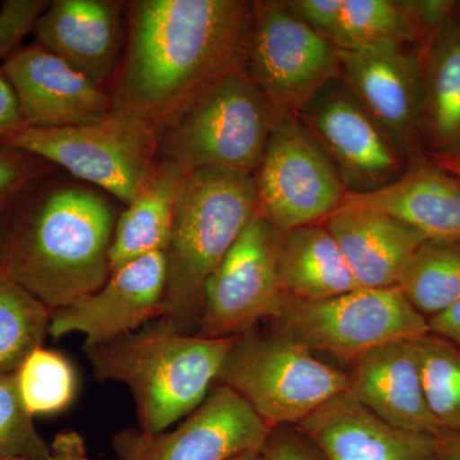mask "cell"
Instances as JSON below:
<instances>
[{
  "instance_id": "cell-1",
  "label": "cell",
  "mask_w": 460,
  "mask_h": 460,
  "mask_svg": "<svg viewBox=\"0 0 460 460\" xmlns=\"http://www.w3.org/2000/svg\"><path fill=\"white\" fill-rule=\"evenodd\" d=\"M252 17L244 0L128 3L113 107L162 129L208 84L243 66Z\"/></svg>"
},
{
  "instance_id": "cell-2",
  "label": "cell",
  "mask_w": 460,
  "mask_h": 460,
  "mask_svg": "<svg viewBox=\"0 0 460 460\" xmlns=\"http://www.w3.org/2000/svg\"><path fill=\"white\" fill-rule=\"evenodd\" d=\"M49 175L14 199L0 271L54 311L107 283L118 213L108 193Z\"/></svg>"
},
{
  "instance_id": "cell-3",
  "label": "cell",
  "mask_w": 460,
  "mask_h": 460,
  "mask_svg": "<svg viewBox=\"0 0 460 460\" xmlns=\"http://www.w3.org/2000/svg\"><path fill=\"white\" fill-rule=\"evenodd\" d=\"M234 341L184 334L156 319L109 343L84 348V352L100 383L128 387L141 431L157 434L208 398Z\"/></svg>"
},
{
  "instance_id": "cell-4",
  "label": "cell",
  "mask_w": 460,
  "mask_h": 460,
  "mask_svg": "<svg viewBox=\"0 0 460 460\" xmlns=\"http://www.w3.org/2000/svg\"><path fill=\"white\" fill-rule=\"evenodd\" d=\"M256 214L253 175L215 168L187 175L165 252L159 319L198 334L206 284Z\"/></svg>"
},
{
  "instance_id": "cell-5",
  "label": "cell",
  "mask_w": 460,
  "mask_h": 460,
  "mask_svg": "<svg viewBox=\"0 0 460 460\" xmlns=\"http://www.w3.org/2000/svg\"><path fill=\"white\" fill-rule=\"evenodd\" d=\"M278 115L246 69L238 66L166 120L157 162L189 172L215 168L253 175Z\"/></svg>"
},
{
  "instance_id": "cell-6",
  "label": "cell",
  "mask_w": 460,
  "mask_h": 460,
  "mask_svg": "<svg viewBox=\"0 0 460 460\" xmlns=\"http://www.w3.org/2000/svg\"><path fill=\"white\" fill-rule=\"evenodd\" d=\"M159 133L138 115L113 107L95 122L80 126L26 127L7 144L128 205L155 171Z\"/></svg>"
},
{
  "instance_id": "cell-7",
  "label": "cell",
  "mask_w": 460,
  "mask_h": 460,
  "mask_svg": "<svg viewBox=\"0 0 460 460\" xmlns=\"http://www.w3.org/2000/svg\"><path fill=\"white\" fill-rule=\"evenodd\" d=\"M217 384L237 393L271 429L298 426L349 392L347 372L302 345L256 329L235 338Z\"/></svg>"
},
{
  "instance_id": "cell-8",
  "label": "cell",
  "mask_w": 460,
  "mask_h": 460,
  "mask_svg": "<svg viewBox=\"0 0 460 460\" xmlns=\"http://www.w3.org/2000/svg\"><path fill=\"white\" fill-rule=\"evenodd\" d=\"M270 323L272 334L349 363L380 345L429 332L428 319L411 307L398 286L358 288L314 302L287 296Z\"/></svg>"
},
{
  "instance_id": "cell-9",
  "label": "cell",
  "mask_w": 460,
  "mask_h": 460,
  "mask_svg": "<svg viewBox=\"0 0 460 460\" xmlns=\"http://www.w3.org/2000/svg\"><path fill=\"white\" fill-rule=\"evenodd\" d=\"M257 213L278 232L323 223L347 190L326 151L296 114H279L253 174Z\"/></svg>"
},
{
  "instance_id": "cell-10",
  "label": "cell",
  "mask_w": 460,
  "mask_h": 460,
  "mask_svg": "<svg viewBox=\"0 0 460 460\" xmlns=\"http://www.w3.org/2000/svg\"><path fill=\"white\" fill-rule=\"evenodd\" d=\"M243 68L278 114H298L341 75L339 50L293 16L286 2H252Z\"/></svg>"
},
{
  "instance_id": "cell-11",
  "label": "cell",
  "mask_w": 460,
  "mask_h": 460,
  "mask_svg": "<svg viewBox=\"0 0 460 460\" xmlns=\"http://www.w3.org/2000/svg\"><path fill=\"white\" fill-rule=\"evenodd\" d=\"M280 234L262 215L251 219L206 284L199 337L238 338L279 313Z\"/></svg>"
},
{
  "instance_id": "cell-12",
  "label": "cell",
  "mask_w": 460,
  "mask_h": 460,
  "mask_svg": "<svg viewBox=\"0 0 460 460\" xmlns=\"http://www.w3.org/2000/svg\"><path fill=\"white\" fill-rule=\"evenodd\" d=\"M299 118L326 151L347 193L363 195L389 186L410 157L363 107L341 75L314 96Z\"/></svg>"
},
{
  "instance_id": "cell-13",
  "label": "cell",
  "mask_w": 460,
  "mask_h": 460,
  "mask_svg": "<svg viewBox=\"0 0 460 460\" xmlns=\"http://www.w3.org/2000/svg\"><path fill=\"white\" fill-rule=\"evenodd\" d=\"M271 428L230 387L208 398L174 429L147 434L126 429L111 438L115 460H232L261 452Z\"/></svg>"
},
{
  "instance_id": "cell-14",
  "label": "cell",
  "mask_w": 460,
  "mask_h": 460,
  "mask_svg": "<svg viewBox=\"0 0 460 460\" xmlns=\"http://www.w3.org/2000/svg\"><path fill=\"white\" fill-rule=\"evenodd\" d=\"M165 284V252L140 257L111 272L100 289L51 311L49 335L80 332L90 348L137 332L162 316Z\"/></svg>"
},
{
  "instance_id": "cell-15",
  "label": "cell",
  "mask_w": 460,
  "mask_h": 460,
  "mask_svg": "<svg viewBox=\"0 0 460 460\" xmlns=\"http://www.w3.org/2000/svg\"><path fill=\"white\" fill-rule=\"evenodd\" d=\"M3 74L30 128H65L95 122L113 108V96L38 42L18 47Z\"/></svg>"
},
{
  "instance_id": "cell-16",
  "label": "cell",
  "mask_w": 460,
  "mask_h": 460,
  "mask_svg": "<svg viewBox=\"0 0 460 460\" xmlns=\"http://www.w3.org/2000/svg\"><path fill=\"white\" fill-rule=\"evenodd\" d=\"M419 51L420 47L339 50L345 86L410 162L425 155L420 138Z\"/></svg>"
},
{
  "instance_id": "cell-17",
  "label": "cell",
  "mask_w": 460,
  "mask_h": 460,
  "mask_svg": "<svg viewBox=\"0 0 460 460\" xmlns=\"http://www.w3.org/2000/svg\"><path fill=\"white\" fill-rule=\"evenodd\" d=\"M323 460H438L436 436L390 425L345 392L298 426Z\"/></svg>"
},
{
  "instance_id": "cell-18",
  "label": "cell",
  "mask_w": 460,
  "mask_h": 460,
  "mask_svg": "<svg viewBox=\"0 0 460 460\" xmlns=\"http://www.w3.org/2000/svg\"><path fill=\"white\" fill-rule=\"evenodd\" d=\"M122 3L54 0L33 25L35 42L105 89L122 65Z\"/></svg>"
},
{
  "instance_id": "cell-19",
  "label": "cell",
  "mask_w": 460,
  "mask_h": 460,
  "mask_svg": "<svg viewBox=\"0 0 460 460\" xmlns=\"http://www.w3.org/2000/svg\"><path fill=\"white\" fill-rule=\"evenodd\" d=\"M349 392L367 410L395 428L441 438L429 410L414 338L390 341L350 362Z\"/></svg>"
},
{
  "instance_id": "cell-20",
  "label": "cell",
  "mask_w": 460,
  "mask_h": 460,
  "mask_svg": "<svg viewBox=\"0 0 460 460\" xmlns=\"http://www.w3.org/2000/svg\"><path fill=\"white\" fill-rule=\"evenodd\" d=\"M343 205L390 215L426 239L460 241V180L426 155L411 160L399 180L384 189L347 193Z\"/></svg>"
},
{
  "instance_id": "cell-21",
  "label": "cell",
  "mask_w": 460,
  "mask_h": 460,
  "mask_svg": "<svg viewBox=\"0 0 460 460\" xmlns=\"http://www.w3.org/2000/svg\"><path fill=\"white\" fill-rule=\"evenodd\" d=\"M323 226L337 241L359 288L398 286L414 251L426 241L407 224L371 208L341 205Z\"/></svg>"
},
{
  "instance_id": "cell-22",
  "label": "cell",
  "mask_w": 460,
  "mask_h": 460,
  "mask_svg": "<svg viewBox=\"0 0 460 460\" xmlns=\"http://www.w3.org/2000/svg\"><path fill=\"white\" fill-rule=\"evenodd\" d=\"M420 138L435 162L460 156V18L456 14L420 47Z\"/></svg>"
},
{
  "instance_id": "cell-23",
  "label": "cell",
  "mask_w": 460,
  "mask_h": 460,
  "mask_svg": "<svg viewBox=\"0 0 460 460\" xmlns=\"http://www.w3.org/2000/svg\"><path fill=\"white\" fill-rule=\"evenodd\" d=\"M452 7L447 0H343L332 42L343 51L420 47Z\"/></svg>"
},
{
  "instance_id": "cell-24",
  "label": "cell",
  "mask_w": 460,
  "mask_h": 460,
  "mask_svg": "<svg viewBox=\"0 0 460 460\" xmlns=\"http://www.w3.org/2000/svg\"><path fill=\"white\" fill-rule=\"evenodd\" d=\"M189 174L180 166L157 162L144 189L118 215L111 247V272L150 253L166 252Z\"/></svg>"
},
{
  "instance_id": "cell-25",
  "label": "cell",
  "mask_w": 460,
  "mask_h": 460,
  "mask_svg": "<svg viewBox=\"0 0 460 460\" xmlns=\"http://www.w3.org/2000/svg\"><path fill=\"white\" fill-rule=\"evenodd\" d=\"M278 269L284 295L296 301H323L359 288L323 223L281 233Z\"/></svg>"
},
{
  "instance_id": "cell-26",
  "label": "cell",
  "mask_w": 460,
  "mask_h": 460,
  "mask_svg": "<svg viewBox=\"0 0 460 460\" xmlns=\"http://www.w3.org/2000/svg\"><path fill=\"white\" fill-rule=\"evenodd\" d=\"M407 301L426 319L460 299V241L426 239L398 281Z\"/></svg>"
},
{
  "instance_id": "cell-27",
  "label": "cell",
  "mask_w": 460,
  "mask_h": 460,
  "mask_svg": "<svg viewBox=\"0 0 460 460\" xmlns=\"http://www.w3.org/2000/svg\"><path fill=\"white\" fill-rule=\"evenodd\" d=\"M51 311L0 271V377L16 374L49 335Z\"/></svg>"
},
{
  "instance_id": "cell-28",
  "label": "cell",
  "mask_w": 460,
  "mask_h": 460,
  "mask_svg": "<svg viewBox=\"0 0 460 460\" xmlns=\"http://www.w3.org/2000/svg\"><path fill=\"white\" fill-rule=\"evenodd\" d=\"M429 410L444 434H460V348L428 334L414 338Z\"/></svg>"
},
{
  "instance_id": "cell-29",
  "label": "cell",
  "mask_w": 460,
  "mask_h": 460,
  "mask_svg": "<svg viewBox=\"0 0 460 460\" xmlns=\"http://www.w3.org/2000/svg\"><path fill=\"white\" fill-rule=\"evenodd\" d=\"M18 394L32 417L62 411L75 394V372L63 354L36 348L16 374Z\"/></svg>"
},
{
  "instance_id": "cell-30",
  "label": "cell",
  "mask_w": 460,
  "mask_h": 460,
  "mask_svg": "<svg viewBox=\"0 0 460 460\" xmlns=\"http://www.w3.org/2000/svg\"><path fill=\"white\" fill-rule=\"evenodd\" d=\"M51 447L18 394L16 375L0 377V459L44 458Z\"/></svg>"
},
{
  "instance_id": "cell-31",
  "label": "cell",
  "mask_w": 460,
  "mask_h": 460,
  "mask_svg": "<svg viewBox=\"0 0 460 460\" xmlns=\"http://www.w3.org/2000/svg\"><path fill=\"white\" fill-rule=\"evenodd\" d=\"M49 163L27 151L0 144V204H11L33 181L50 174Z\"/></svg>"
},
{
  "instance_id": "cell-32",
  "label": "cell",
  "mask_w": 460,
  "mask_h": 460,
  "mask_svg": "<svg viewBox=\"0 0 460 460\" xmlns=\"http://www.w3.org/2000/svg\"><path fill=\"white\" fill-rule=\"evenodd\" d=\"M44 0H4L0 8V59L21 47L36 20L47 8Z\"/></svg>"
},
{
  "instance_id": "cell-33",
  "label": "cell",
  "mask_w": 460,
  "mask_h": 460,
  "mask_svg": "<svg viewBox=\"0 0 460 460\" xmlns=\"http://www.w3.org/2000/svg\"><path fill=\"white\" fill-rule=\"evenodd\" d=\"M293 16L314 32L334 40L341 22L343 0H289L286 2Z\"/></svg>"
},
{
  "instance_id": "cell-34",
  "label": "cell",
  "mask_w": 460,
  "mask_h": 460,
  "mask_svg": "<svg viewBox=\"0 0 460 460\" xmlns=\"http://www.w3.org/2000/svg\"><path fill=\"white\" fill-rule=\"evenodd\" d=\"M261 453L263 460H323L296 426L272 429Z\"/></svg>"
},
{
  "instance_id": "cell-35",
  "label": "cell",
  "mask_w": 460,
  "mask_h": 460,
  "mask_svg": "<svg viewBox=\"0 0 460 460\" xmlns=\"http://www.w3.org/2000/svg\"><path fill=\"white\" fill-rule=\"evenodd\" d=\"M26 127L14 91L0 68V144H7Z\"/></svg>"
},
{
  "instance_id": "cell-36",
  "label": "cell",
  "mask_w": 460,
  "mask_h": 460,
  "mask_svg": "<svg viewBox=\"0 0 460 460\" xmlns=\"http://www.w3.org/2000/svg\"><path fill=\"white\" fill-rule=\"evenodd\" d=\"M51 452L44 458H8L0 460H93L87 453L86 443L78 432L63 431L50 444Z\"/></svg>"
},
{
  "instance_id": "cell-37",
  "label": "cell",
  "mask_w": 460,
  "mask_h": 460,
  "mask_svg": "<svg viewBox=\"0 0 460 460\" xmlns=\"http://www.w3.org/2000/svg\"><path fill=\"white\" fill-rule=\"evenodd\" d=\"M428 325L431 334L460 348V299L443 313L429 317Z\"/></svg>"
},
{
  "instance_id": "cell-38",
  "label": "cell",
  "mask_w": 460,
  "mask_h": 460,
  "mask_svg": "<svg viewBox=\"0 0 460 460\" xmlns=\"http://www.w3.org/2000/svg\"><path fill=\"white\" fill-rule=\"evenodd\" d=\"M438 460H460V434L441 436L438 440Z\"/></svg>"
},
{
  "instance_id": "cell-39",
  "label": "cell",
  "mask_w": 460,
  "mask_h": 460,
  "mask_svg": "<svg viewBox=\"0 0 460 460\" xmlns=\"http://www.w3.org/2000/svg\"><path fill=\"white\" fill-rule=\"evenodd\" d=\"M11 204H0V266H2L3 257H4L5 246H7L9 217L12 210Z\"/></svg>"
},
{
  "instance_id": "cell-40",
  "label": "cell",
  "mask_w": 460,
  "mask_h": 460,
  "mask_svg": "<svg viewBox=\"0 0 460 460\" xmlns=\"http://www.w3.org/2000/svg\"><path fill=\"white\" fill-rule=\"evenodd\" d=\"M438 163L441 166H444L447 172H452V174L458 177L460 180V157H456V159L447 160V162H436Z\"/></svg>"
},
{
  "instance_id": "cell-41",
  "label": "cell",
  "mask_w": 460,
  "mask_h": 460,
  "mask_svg": "<svg viewBox=\"0 0 460 460\" xmlns=\"http://www.w3.org/2000/svg\"><path fill=\"white\" fill-rule=\"evenodd\" d=\"M232 460H263V456L261 452H252L243 454V456H238V458Z\"/></svg>"
},
{
  "instance_id": "cell-42",
  "label": "cell",
  "mask_w": 460,
  "mask_h": 460,
  "mask_svg": "<svg viewBox=\"0 0 460 460\" xmlns=\"http://www.w3.org/2000/svg\"><path fill=\"white\" fill-rule=\"evenodd\" d=\"M454 14L460 18V2H456V8H454Z\"/></svg>"
},
{
  "instance_id": "cell-43",
  "label": "cell",
  "mask_w": 460,
  "mask_h": 460,
  "mask_svg": "<svg viewBox=\"0 0 460 460\" xmlns=\"http://www.w3.org/2000/svg\"><path fill=\"white\" fill-rule=\"evenodd\" d=\"M460 157V156H459ZM453 160V159H452Z\"/></svg>"
}]
</instances>
